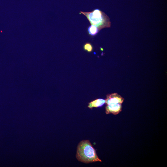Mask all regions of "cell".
Listing matches in <instances>:
<instances>
[{
  "label": "cell",
  "instance_id": "obj_1",
  "mask_svg": "<svg viewBox=\"0 0 167 167\" xmlns=\"http://www.w3.org/2000/svg\"><path fill=\"white\" fill-rule=\"evenodd\" d=\"M76 157L79 161L84 163L102 161L88 140H83L79 143L77 148Z\"/></svg>",
  "mask_w": 167,
  "mask_h": 167
},
{
  "label": "cell",
  "instance_id": "obj_4",
  "mask_svg": "<svg viewBox=\"0 0 167 167\" xmlns=\"http://www.w3.org/2000/svg\"><path fill=\"white\" fill-rule=\"evenodd\" d=\"M122 109V104L108 105L105 107V113L106 114L112 113L116 115L121 111Z\"/></svg>",
  "mask_w": 167,
  "mask_h": 167
},
{
  "label": "cell",
  "instance_id": "obj_6",
  "mask_svg": "<svg viewBox=\"0 0 167 167\" xmlns=\"http://www.w3.org/2000/svg\"><path fill=\"white\" fill-rule=\"evenodd\" d=\"M99 30L96 26L91 25L88 28V32L89 34L92 36L96 35L99 32Z\"/></svg>",
  "mask_w": 167,
  "mask_h": 167
},
{
  "label": "cell",
  "instance_id": "obj_7",
  "mask_svg": "<svg viewBox=\"0 0 167 167\" xmlns=\"http://www.w3.org/2000/svg\"><path fill=\"white\" fill-rule=\"evenodd\" d=\"M83 49L88 52H92L93 49V47L92 44L89 42L85 43L83 46Z\"/></svg>",
  "mask_w": 167,
  "mask_h": 167
},
{
  "label": "cell",
  "instance_id": "obj_2",
  "mask_svg": "<svg viewBox=\"0 0 167 167\" xmlns=\"http://www.w3.org/2000/svg\"><path fill=\"white\" fill-rule=\"evenodd\" d=\"M79 13L85 16L91 24L96 26L99 31L102 28L110 27L111 22L108 16L98 9L91 12L81 11Z\"/></svg>",
  "mask_w": 167,
  "mask_h": 167
},
{
  "label": "cell",
  "instance_id": "obj_5",
  "mask_svg": "<svg viewBox=\"0 0 167 167\" xmlns=\"http://www.w3.org/2000/svg\"><path fill=\"white\" fill-rule=\"evenodd\" d=\"M105 103V100L101 98L97 99L89 102L88 107L90 109H92L94 107H101Z\"/></svg>",
  "mask_w": 167,
  "mask_h": 167
},
{
  "label": "cell",
  "instance_id": "obj_3",
  "mask_svg": "<svg viewBox=\"0 0 167 167\" xmlns=\"http://www.w3.org/2000/svg\"><path fill=\"white\" fill-rule=\"evenodd\" d=\"M124 101V99L117 93L108 94L106 96L105 100V103L107 105L116 104H122Z\"/></svg>",
  "mask_w": 167,
  "mask_h": 167
}]
</instances>
